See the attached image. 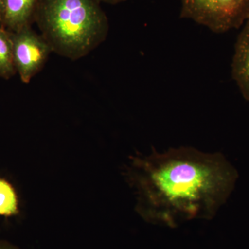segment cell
Wrapping results in <instances>:
<instances>
[{
  "instance_id": "cell-1",
  "label": "cell",
  "mask_w": 249,
  "mask_h": 249,
  "mask_svg": "<svg viewBox=\"0 0 249 249\" xmlns=\"http://www.w3.org/2000/svg\"><path fill=\"white\" fill-rule=\"evenodd\" d=\"M129 173L139 213L148 222L169 227L213 217L238 178L237 170L222 154L191 147L137 157Z\"/></svg>"
},
{
  "instance_id": "cell-2",
  "label": "cell",
  "mask_w": 249,
  "mask_h": 249,
  "mask_svg": "<svg viewBox=\"0 0 249 249\" xmlns=\"http://www.w3.org/2000/svg\"><path fill=\"white\" fill-rule=\"evenodd\" d=\"M34 22L52 52L71 60L103 43L109 29L98 0H39Z\"/></svg>"
},
{
  "instance_id": "cell-3",
  "label": "cell",
  "mask_w": 249,
  "mask_h": 249,
  "mask_svg": "<svg viewBox=\"0 0 249 249\" xmlns=\"http://www.w3.org/2000/svg\"><path fill=\"white\" fill-rule=\"evenodd\" d=\"M180 17L223 34L249 19V0H181Z\"/></svg>"
},
{
  "instance_id": "cell-4",
  "label": "cell",
  "mask_w": 249,
  "mask_h": 249,
  "mask_svg": "<svg viewBox=\"0 0 249 249\" xmlns=\"http://www.w3.org/2000/svg\"><path fill=\"white\" fill-rule=\"evenodd\" d=\"M13 57L16 73L24 83L31 79L43 68L52 49L48 42L27 26L11 32Z\"/></svg>"
},
{
  "instance_id": "cell-5",
  "label": "cell",
  "mask_w": 249,
  "mask_h": 249,
  "mask_svg": "<svg viewBox=\"0 0 249 249\" xmlns=\"http://www.w3.org/2000/svg\"><path fill=\"white\" fill-rule=\"evenodd\" d=\"M231 74L242 96L249 103V19L242 26L236 40Z\"/></svg>"
},
{
  "instance_id": "cell-6",
  "label": "cell",
  "mask_w": 249,
  "mask_h": 249,
  "mask_svg": "<svg viewBox=\"0 0 249 249\" xmlns=\"http://www.w3.org/2000/svg\"><path fill=\"white\" fill-rule=\"evenodd\" d=\"M39 0H4L1 26L11 32L31 26Z\"/></svg>"
},
{
  "instance_id": "cell-7",
  "label": "cell",
  "mask_w": 249,
  "mask_h": 249,
  "mask_svg": "<svg viewBox=\"0 0 249 249\" xmlns=\"http://www.w3.org/2000/svg\"><path fill=\"white\" fill-rule=\"evenodd\" d=\"M16 73L11 32L0 25V78L9 80Z\"/></svg>"
},
{
  "instance_id": "cell-8",
  "label": "cell",
  "mask_w": 249,
  "mask_h": 249,
  "mask_svg": "<svg viewBox=\"0 0 249 249\" xmlns=\"http://www.w3.org/2000/svg\"><path fill=\"white\" fill-rule=\"evenodd\" d=\"M18 213V197L12 186L0 178V216L15 215Z\"/></svg>"
},
{
  "instance_id": "cell-9",
  "label": "cell",
  "mask_w": 249,
  "mask_h": 249,
  "mask_svg": "<svg viewBox=\"0 0 249 249\" xmlns=\"http://www.w3.org/2000/svg\"><path fill=\"white\" fill-rule=\"evenodd\" d=\"M0 249H19L18 247L12 245L6 241H0Z\"/></svg>"
},
{
  "instance_id": "cell-10",
  "label": "cell",
  "mask_w": 249,
  "mask_h": 249,
  "mask_svg": "<svg viewBox=\"0 0 249 249\" xmlns=\"http://www.w3.org/2000/svg\"><path fill=\"white\" fill-rule=\"evenodd\" d=\"M101 3H106V4L116 5L121 4V3L124 2L127 0H98Z\"/></svg>"
},
{
  "instance_id": "cell-11",
  "label": "cell",
  "mask_w": 249,
  "mask_h": 249,
  "mask_svg": "<svg viewBox=\"0 0 249 249\" xmlns=\"http://www.w3.org/2000/svg\"><path fill=\"white\" fill-rule=\"evenodd\" d=\"M3 12H4V0H0V24L2 22Z\"/></svg>"
}]
</instances>
